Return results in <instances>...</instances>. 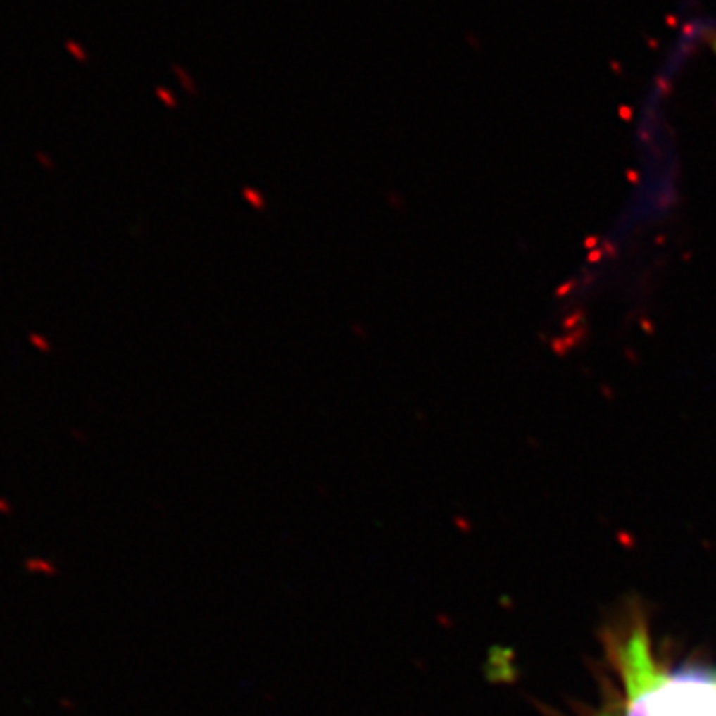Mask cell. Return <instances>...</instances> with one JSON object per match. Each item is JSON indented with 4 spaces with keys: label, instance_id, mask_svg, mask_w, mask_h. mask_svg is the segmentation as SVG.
<instances>
[{
    "label": "cell",
    "instance_id": "6da1fadb",
    "mask_svg": "<svg viewBox=\"0 0 716 716\" xmlns=\"http://www.w3.org/2000/svg\"><path fill=\"white\" fill-rule=\"evenodd\" d=\"M625 716H716V671L655 669L645 635H633L623 647Z\"/></svg>",
    "mask_w": 716,
    "mask_h": 716
},
{
    "label": "cell",
    "instance_id": "7a4b0ae2",
    "mask_svg": "<svg viewBox=\"0 0 716 716\" xmlns=\"http://www.w3.org/2000/svg\"><path fill=\"white\" fill-rule=\"evenodd\" d=\"M715 52H716V42H715Z\"/></svg>",
    "mask_w": 716,
    "mask_h": 716
}]
</instances>
